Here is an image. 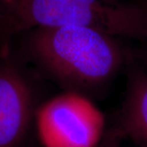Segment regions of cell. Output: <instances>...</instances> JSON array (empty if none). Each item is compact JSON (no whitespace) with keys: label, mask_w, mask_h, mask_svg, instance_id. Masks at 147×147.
I'll return each instance as SVG.
<instances>
[{"label":"cell","mask_w":147,"mask_h":147,"mask_svg":"<svg viewBox=\"0 0 147 147\" xmlns=\"http://www.w3.org/2000/svg\"><path fill=\"white\" fill-rule=\"evenodd\" d=\"M123 137L122 131L118 128L111 131L100 147H121V141Z\"/></svg>","instance_id":"cell-6"},{"label":"cell","mask_w":147,"mask_h":147,"mask_svg":"<svg viewBox=\"0 0 147 147\" xmlns=\"http://www.w3.org/2000/svg\"><path fill=\"white\" fill-rule=\"evenodd\" d=\"M119 129L123 137L147 147V71L138 65L132 66L129 72Z\"/></svg>","instance_id":"cell-5"},{"label":"cell","mask_w":147,"mask_h":147,"mask_svg":"<svg viewBox=\"0 0 147 147\" xmlns=\"http://www.w3.org/2000/svg\"><path fill=\"white\" fill-rule=\"evenodd\" d=\"M43 147H98L105 117L81 92L69 91L42 105L35 113Z\"/></svg>","instance_id":"cell-3"},{"label":"cell","mask_w":147,"mask_h":147,"mask_svg":"<svg viewBox=\"0 0 147 147\" xmlns=\"http://www.w3.org/2000/svg\"><path fill=\"white\" fill-rule=\"evenodd\" d=\"M139 5L141 6L143 14H144V19H145V25H146V38L147 39V0H143L142 1Z\"/></svg>","instance_id":"cell-7"},{"label":"cell","mask_w":147,"mask_h":147,"mask_svg":"<svg viewBox=\"0 0 147 147\" xmlns=\"http://www.w3.org/2000/svg\"><path fill=\"white\" fill-rule=\"evenodd\" d=\"M1 2H2V0H0V3H1Z\"/></svg>","instance_id":"cell-8"},{"label":"cell","mask_w":147,"mask_h":147,"mask_svg":"<svg viewBox=\"0 0 147 147\" xmlns=\"http://www.w3.org/2000/svg\"><path fill=\"white\" fill-rule=\"evenodd\" d=\"M118 38L84 26L30 30L28 51L58 83L80 92L98 88L115 76L125 61Z\"/></svg>","instance_id":"cell-1"},{"label":"cell","mask_w":147,"mask_h":147,"mask_svg":"<svg viewBox=\"0 0 147 147\" xmlns=\"http://www.w3.org/2000/svg\"><path fill=\"white\" fill-rule=\"evenodd\" d=\"M33 111L32 92L12 64L0 62V147H17L26 134Z\"/></svg>","instance_id":"cell-4"},{"label":"cell","mask_w":147,"mask_h":147,"mask_svg":"<svg viewBox=\"0 0 147 147\" xmlns=\"http://www.w3.org/2000/svg\"><path fill=\"white\" fill-rule=\"evenodd\" d=\"M84 26L117 38L146 39L141 6L122 0H2L0 37L37 28Z\"/></svg>","instance_id":"cell-2"}]
</instances>
